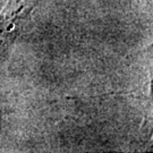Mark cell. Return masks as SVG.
Returning a JSON list of instances; mask_svg holds the SVG:
<instances>
[{
    "instance_id": "6da1fadb",
    "label": "cell",
    "mask_w": 153,
    "mask_h": 153,
    "mask_svg": "<svg viewBox=\"0 0 153 153\" xmlns=\"http://www.w3.org/2000/svg\"><path fill=\"white\" fill-rule=\"evenodd\" d=\"M14 27H15V25H14V24H10V25L8 26V31H11V30H14Z\"/></svg>"
}]
</instances>
